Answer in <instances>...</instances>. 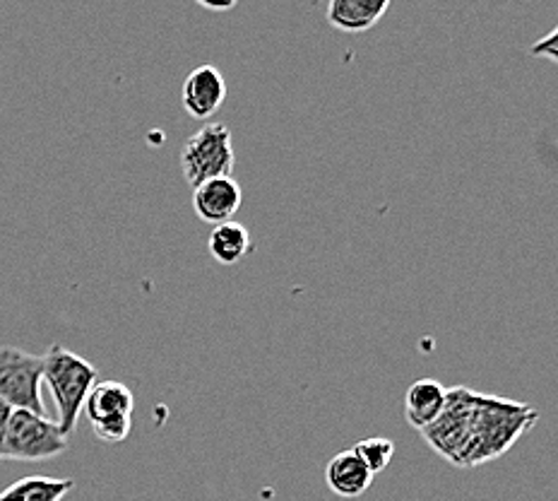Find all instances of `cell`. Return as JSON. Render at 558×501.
<instances>
[{"label": "cell", "mask_w": 558, "mask_h": 501, "mask_svg": "<svg viewBox=\"0 0 558 501\" xmlns=\"http://www.w3.org/2000/svg\"><path fill=\"white\" fill-rule=\"evenodd\" d=\"M73 480L68 477H46V475H29L13 482L0 492V501H63Z\"/></svg>", "instance_id": "13"}, {"label": "cell", "mask_w": 558, "mask_h": 501, "mask_svg": "<svg viewBox=\"0 0 558 501\" xmlns=\"http://www.w3.org/2000/svg\"><path fill=\"white\" fill-rule=\"evenodd\" d=\"M13 415V410L0 401V446H3V437H5V429H8V419Z\"/></svg>", "instance_id": "16"}, {"label": "cell", "mask_w": 558, "mask_h": 501, "mask_svg": "<svg viewBox=\"0 0 558 501\" xmlns=\"http://www.w3.org/2000/svg\"><path fill=\"white\" fill-rule=\"evenodd\" d=\"M388 10V0H330L325 17H328L330 27L335 29L347 34H362L376 27Z\"/></svg>", "instance_id": "10"}, {"label": "cell", "mask_w": 558, "mask_h": 501, "mask_svg": "<svg viewBox=\"0 0 558 501\" xmlns=\"http://www.w3.org/2000/svg\"><path fill=\"white\" fill-rule=\"evenodd\" d=\"M537 422L539 410L530 403L452 386L444 413L418 434L456 468H476L501 458Z\"/></svg>", "instance_id": "1"}, {"label": "cell", "mask_w": 558, "mask_h": 501, "mask_svg": "<svg viewBox=\"0 0 558 501\" xmlns=\"http://www.w3.org/2000/svg\"><path fill=\"white\" fill-rule=\"evenodd\" d=\"M44 355H32L15 345L0 347V401L10 410L44 413L41 403Z\"/></svg>", "instance_id": "5"}, {"label": "cell", "mask_w": 558, "mask_h": 501, "mask_svg": "<svg viewBox=\"0 0 558 501\" xmlns=\"http://www.w3.org/2000/svg\"><path fill=\"white\" fill-rule=\"evenodd\" d=\"M207 249L219 265H236L253 251L251 231L231 219V223L213 229V235L207 239Z\"/></svg>", "instance_id": "12"}, {"label": "cell", "mask_w": 558, "mask_h": 501, "mask_svg": "<svg viewBox=\"0 0 558 501\" xmlns=\"http://www.w3.org/2000/svg\"><path fill=\"white\" fill-rule=\"evenodd\" d=\"M243 203V191L234 177L209 179L193 189V210L203 223L219 227L231 223Z\"/></svg>", "instance_id": "8"}, {"label": "cell", "mask_w": 558, "mask_h": 501, "mask_svg": "<svg viewBox=\"0 0 558 501\" xmlns=\"http://www.w3.org/2000/svg\"><path fill=\"white\" fill-rule=\"evenodd\" d=\"M530 53L546 58V61H551V63H558V25L549 34H546V37L534 41Z\"/></svg>", "instance_id": "15"}, {"label": "cell", "mask_w": 558, "mask_h": 501, "mask_svg": "<svg viewBox=\"0 0 558 501\" xmlns=\"http://www.w3.org/2000/svg\"><path fill=\"white\" fill-rule=\"evenodd\" d=\"M234 140L227 123H205L185 140L181 153V171L185 183L195 189L209 179L231 177L234 171Z\"/></svg>", "instance_id": "3"}, {"label": "cell", "mask_w": 558, "mask_h": 501, "mask_svg": "<svg viewBox=\"0 0 558 501\" xmlns=\"http://www.w3.org/2000/svg\"><path fill=\"white\" fill-rule=\"evenodd\" d=\"M183 109L197 121H207L227 102V80L215 65H197L183 83Z\"/></svg>", "instance_id": "7"}, {"label": "cell", "mask_w": 558, "mask_h": 501, "mask_svg": "<svg viewBox=\"0 0 558 501\" xmlns=\"http://www.w3.org/2000/svg\"><path fill=\"white\" fill-rule=\"evenodd\" d=\"M374 477L376 475L366 468L354 449L340 451L328 461V468H325V482H328L330 492L342 499H356L366 494Z\"/></svg>", "instance_id": "9"}, {"label": "cell", "mask_w": 558, "mask_h": 501, "mask_svg": "<svg viewBox=\"0 0 558 501\" xmlns=\"http://www.w3.org/2000/svg\"><path fill=\"white\" fill-rule=\"evenodd\" d=\"M135 395L121 381H99L85 403L92 432L104 444H123L133 429Z\"/></svg>", "instance_id": "6"}, {"label": "cell", "mask_w": 558, "mask_h": 501, "mask_svg": "<svg viewBox=\"0 0 558 501\" xmlns=\"http://www.w3.org/2000/svg\"><path fill=\"white\" fill-rule=\"evenodd\" d=\"M68 451V437L46 415L13 410L0 446V461H49Z\"/></svg>", "instance_id": "4"}, {"label": "cell", "mask_w": 558, "mask_h": 501, "mask_svg": "<svg viewBox=\"0 0 558 501\" xmlns=\"http://www.w3.org/2000/svg\"><path fill=\"white\" fill-rule=\"evenodd\" d=\"M356 456L364 461L366 468L378 475L388 468L395 456V444L386 437H371V439H362L354 444Z\"/></svg>", "instance_id": "14"}, {"label": "cell", "mask_w": 558, "mask_h": 501, "mask_svg": "<svg viewBox=\"0 0 558 501\" xmlns=\"http://www.w3.org/2000/svg\"><path fill=\"white\" fill-rule=\"evenodd\" d=\"M448 389L436 379H418L404 395V417L416 432H424L440 417L446 407Z\"/></svg>", "instance_id": "11"}, {"label": "cell", "mask_w": 558, "mask_h": 501, "mask_svg": "<svg viewBox=\"0 0 558 501\" xmlns=\"http://www.w3.org/2000/svg\"><path fill=\"white\" fill-rule=\"evenodd\" d=\"M44 381L56 401V425L63 437H70L85 410L92 389L99 383V371L85 357L70 353L63 345H51L44 355Z\"/></svg>", "instance_id": "2"}]
</instances>
